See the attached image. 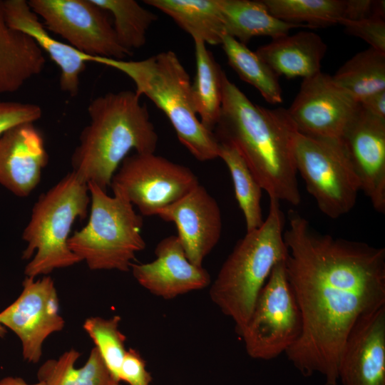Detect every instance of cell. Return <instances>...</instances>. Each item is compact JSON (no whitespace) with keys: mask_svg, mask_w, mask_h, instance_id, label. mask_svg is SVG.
Wrapping results in <instances>:
<instances>
[{"mask_svg":"<svg viewBox=\"0 0 385 385\" xmlns=\"http://www.w3.org/2000/svg\"><path fill=\"white\" fill-rule=\"evenodd\" d=\"M284 231V267L302 331L285 352L304 376L338 385L342 350L362 315L385 305V249L314 230L294 210Z\"/></svg>","mask_w":385,"mask_h":385,"instance_id":"obj_1","label":"cell"},{"mask_svg":"<svg viewBox=\"0 0 385 385\" xmlns=\"http://www.w3.org/2000/svg\"><path fill=\"white\" fill-rule=\"evenodd\" d=\"M297 132L287 109L253 103L227 76L222 78V107L213 130L218 142L233 146L270 199L301 202L294 155Z\"/></svg>","mask_w":385,"mask_h":385,"instance_id":"obj_2","label":"cell"},{"mask_svg":"<svg viewBox=\"0 0 385 385\" xmlns=\"http://www.w3.org/2000/svg\"><path fill=\"white\" fill-rule=\"evenodd\" d=\"M132 91L110 92L88 106L90 123L81 131L71 166L83 181L104 191L131 150L155 153L158 135L147 106Z\"/></svg>","mask_w":385,"mask_h":385,"instance_id":"obj_3","label":"cell"},{"mask_svg":"<svg viewBox=\"0 0 385 385\" xmlns=\"http://www.w3.org/2000/svg\"><path fill=\"white\" fill-rule=\"evenodd\" d=\"M86 61L113 68L131 79L136 94L145 96L165 113L180 143L196 160L218 158L219 143L196 114L190 76L175 52L163 51L137 61L87 55Z\"/></svg>","mask_w":385,"mask_h":385,"instance_id":"obj_4","label":"cell"},{"mask_svg":"<svg viewBox=\"0 0 385 385\" xmlns=\"http://www.w3.org/2000/svg\"><path fill=\"white\" fill-rule=\"evenodd\" d=\"M284 224L279 201L270 199L269 212L262 225L237 242L210 285L211 300L232 319L239 335L273 268L286 259Z\"/></svg>","mask_w":385,"mask_h":385,"instance_id":"obj_5","label":"cell"},{"mask_svg":"<svg viewBox=\"0 0 385 385\" xmlns=\"http://www.w3.org/2000/svg\"><path fill=\"white\" fill-rule=\"evenodd\" d=\"M90 203L88 183L73 171L38 197L22 234L27 243L22 259H31L25 267L26 277L47 275L81 262L68 240L76 219L86 217Z\"/></svg>","mask_w":385,"mask_h":385,"instance_id":"obj_6","label":"cell"},{"mask_svg":"<svg viewBox=\"0 0 385 385\" xmlns=\"http://www.w3.org/2000/svg\"><path fill=\"white\" fill-rule=\"evenodd\" d=\"M88 187L89 220L70 236L68 247L91 270L128 272L136 253L145 247L143 217L123 197L110 196L93 183Z\"/></svg>","mask_w":385,"mask_h":385,"instance_id":"obj_7","label":"cell"},{"mask_svg":"<svg viewBox=\"0 0 385 385\" xmlns=\"http://www.w3.org/2000/svg\"><path fill=\"white\" fill-rule=\"evenodd\" d=\"M294 155L297 173L324 215L336 219L353 209L361 185L341 139L297 131Z\"/></svg>","mask_w":385,"mask_h":385,"instance_id":"obj_8","label":"cell"},{"mask_svg":"<svg viewBox=\"0 0 385 385\" xmlns=\"http://www.w3.org/2000/svg\"><path fill=\"white\" fill-rule=\"evenodd\" d=\"M284 261L273 268L240 335L247 354L255 359L270 360L285 353L301 334V314Z\"/></svg>","mask_w":385,"mask_h":385,"instance_id":"obj_9","label":"cell"},{"mask_svg":"<svg viewBox=\"0 0 385 385\" xmlns=\"http://www.w3.org/2000/svg\"><path fill=\"white\" fill-rule=\"evenodd\" d=\"M199 184L195 174L183 165L155 153H135L124 158L110 187L113 195L135 205L142 216H152Z\"/></svg>","mask_w":385,"mask_h":385,"instance_id":"obj_10","label":"cell"},{"mask_svg":"<svg viewBox=\"0 0 385 385\" xmlns=\"http://www.w3.org/2000/svg\"><path fill=\"white\" fill-rule=\"evenodd\" d=\"M45 28L92 56L124 59L133 53L119 43L109 13L92 0H29Z\"/></svg>","mask_w":385,"mask_h":385,"instance_id":"obj_11","label":"cell"},{"mask_svg":"<svg viewBox=\"0 0 385 385\" xmlns=\"http://www.w3.org/2000/svg\"><path fill=\"white\" fill-rule=\"evenodd\" d=\"M19 297L0 312V323L11 329L21 342L24 360L38 363L44 341L61 332L65 321L60 314L59 299L53 279L26 277Z\"/></svg>","mask_w":385,"mask_h":385,"instance_id":"obj_12","label":"cell"},{"mask_svg":"<svg viewBox=\"0 0 385 385\" xmlns=\"http://www.w3.org/2000/svg\"><path fill=\"white\" fill-rule=\"evenodd\" d=\"M359 108L360 104L332 76L319 71L303 79L287 111L298 133L341 139Z\"/></svg>","mask_w":385,"mask_h":385,"instance_id":"obj_13","label":"cell"},{"mask_svg":"<svg viewBox=\"0 0 385 385\" xmlns=\"http://www.w3.org/2000/svg\"><path fill=\"white\" fill-rule=\"evenodd\" d=\"M341 140L354 169L361 190L374 209L385 212V120L361 108Z\"/></svg>","mask_w":385,"mask_h":385,"instance_id":"obj_14","label":"cell"},{"mask_svg":"<svg viewBox=\"0 0 385 385\" xmlns=\"http://www.w3.org/2000/svg\"><path fill=\"white\" fill-rule=\"evenodd\" d=\"M155 215L176 225L187 258L202 267L205 258L219 242L222 229L220 207L205 188L199 184Z\"/></svg>","mask_w":385,"mask_h":385,"instance_id":"obj_15","label":"cell"},{"mask_svg":"<svg viewBox=\"0 0 385 385\" xmlns=\"http://www.w3.org/2000/svg\"><path fill=\"white\" fill-rule=\"evenodd\" d=\"M338 378L342 385H385V305L362 315L351 329Z\"/></svg>","mask_w":385,"mask_h":385,"instance_id":"obj_16","label":"cell"},{"mask_svg":"<svg viewBox=\"0 0 385 385\" xmlns=\"http://www.w3.org/2000/svg\"><path fill=\"white\" fill-rule=\"evenodd\" d=\"M155 255L153 262H133L130 267L136 281L151 294L170 299L211 284L208 272L188 260L177 235L162 239Z\"/></svg>","mask_w":385,"mask_h":385,"instance_id":"obj_17","label":"cell"},{"mask_svg":"<svg viewBox=\"0 0 385 385\" xmlns=\"http://www.w3.org/2000/svg\"><path fill=\"white\" fill-rule=\"evenodd\" d=\"M48 159L43 135L34 123L11 127L0 137V185L18 197L29 196Z\"/></svg>","mask_w":385,"mask_h":385,"instance_id":"obj_18","label":"cell"},{"mask_svg":"<svg viewBox=\"0 0 385 385\" xmlns=\"http://www.w3.org/2000/svg\"><path fill=\"white\" fill-rule=\"evenodd\" d=\"M3 9L9 26L31 37L57 65L61 71V89L71 96L78 95L80 76L87 63L86 54L52 37L28 1H3Z\"/></svg>","mask_w":385,"mask_h":385,"instance_id":"obj_19","label":"cell"},{"mask_svg":"<svg viewBox=\"0 0 385 385\" xmlns=\"http://www.w3.org/2000/svg\"><path fill=\"white\" fill-rule=\"evenodd\" d=\"M327 50V44L317 34L299 31L274 38L255 53L279 76L304 79L321 71Z\"/></svg>","mask_w":385,"mask_h":385,"instance_id":"obj_20","label":"cell"},{"mask_svg":"<svg viewBox=\"0 0 385 385\" xmlns=\"http://www.w3.org/2000/svg\"><path fill=\"white\" fill-rule=\"evenodd\" d=\"M45 63L43 52L35 41L9 26L0 1V95L19 90L42 72Z\"/></svg>","mask_w":385,"mask_h":385,"instance_id":"obj_21","label":"cell"},{"mask_svg":"<svg viewBox=\"0 0 385 385\" xmlns=\"http://www.w3.org/2000/svg\"><path fill=\"white\" fill-rule=\"evenodd\" d=\"M218 1L225 34L245 45L254 37L274 39L288 35L292 29L306 27L276 18L262 1Z\"/></svg>","mask_w":385,"mask_h":385,"instance_id":"obj_22","label":"cell"},{"mask_svg":"<svg viewBox=\"0 0 385 385\" xmlns=\"http://www.w3.org/2000/svg\"><path fill=\"white\" fill-rule=\"evenodd\" d=\"M169 16L192 39L221 44L225 31L218 0H145Z\"/></svg>","mask_w":385,"mask_h":385,"instance_id":"obj_23","label":"cell"},{"mask_svg":"<svg viewBox=\"0 0 385 385\" xmlns=\"http://www.w3.org/2000/svg\"><path fill=\"white\" fill-rule=\"evenodd\" d=\"M80 356V352L72 348L56 359H48L38 370V380L45 385H121L96 346L91 349L84 365L76 368Z\"/></svg>","mask_w":385,"mask_h":385,"instance_id":"obj_24","label":"cell"},{"mask_svg":"<svg viewBox=\"0 0 385 385\" xmlns=\"http://www.w3.org/2000/svg\"><path fill=\"white\" fill-rule=\"evenodd\" d=\"M196 73L191 85L194 108L202 125L213 132L222 107L224 71L201 40L195 39Z\"/></svg>","mask_w":385,"mask_h":385,"instance_id":"obj_25","label":"cell"},{"mask_svg":"<svg viewBox=\"0 0 385 385\" xmlns=\"http://www.w3.org/2000/svg\"><path fill=\"white\" fill-rule=\"evenodd\" d=\"M332 76L359 103L365 98L385 91V53L369 47L347 60Z\"/></svg>","mask_w":385,"mask_h":385,"instance_id":"obj_26","label":"cell"},{"mask_svg":"<svg viewBox=\"0 0 385 385\" xmlns=\"http://www.w3.org/2000/svg\"><path fill=\"white\" fill-rule=\"evenodd\" d=\"M221 45L230 66L242 81L257 89L267 102H282L279 76L255 52L227 34Z\"/></svg>","mask_w":385,"mask_h":385,"instance_id":"obj_27","label":"cell"},{"mask_svg":"<svg viewBox=\"0 0 385 385\" xmlns=\"http://www.w3.org/2000/svg\"><path fill=\"white\" fill-rule=\"evenodd\" d=\"M219 143V155L227 165L241 209L247 232L260 227L264 222L261 207L262 188L238 151L231 145Z\"/></svg>","mask_w":385,"mask_h":385,"instance_id":"obj_28","label":"cell"},{"mask_svg":"<svg viewBox=\"0 0 385 385\" xmlns=\"http://www.w3.org/2000/svg\"><path fill=\"white\" fill-rule=\"evenodd\" d=\"M276 18L306 27L339 24L345 17V0H263Z\"/></svg>","mask_w":385,"mask_h":385,"instance_id":"obj_29","label":"cell"},{"mask_svg":"<svg viewBox=\"0 0 385 385\" xmlns=\"http://www.w3.org/2000/svg\"><path fill=\"white\" fill-rule=\"evenodd\" d=\"M113 17V29L120 46L132 52L146 43L147 32L158 16L134 0H92Z\"/></svg>","mask_w":385,"mask_h":385,"instance_id":"obj_30","label":"cell"},{"mask_svg":"<svg viewBox=\"0 0 385 385\" xmlns=\"http://www.w3.org/2000/svg\"><path fill=\"white\" fill-rule=\"evenodd\" d=\"M121 318L118 315L106 319L101 317L87 318L83 328L93 340L107 367L119 381L120 369L126 353L125 336L120 331Z\"/></svg>","mask_w":385,"mask_h":385,"instance_id":"obj_31","label":"cell"},{"mask_svg":"<svg viewBox=\"0 0 385 385\" xmlns=\"http://www.w3.org/2000/svg\"><path fill=\"white\" fill-rule=\"evenodd\" d=\"M345 31L359 37L369 44L371 48L385 53V19L369 17L361 20H342Z\"/></svg>","mask_w":385,"mask_h":385,"instance_id":"obj_32","label":"cell"},{"mask_svg":"<svg viewBox=\"0 0 385 385\" xmlns=\"http://www.w3.org/2000/svg\"><path fill=\"white\" fill-rule=\"evenodd\" d=\"M42 115L38 105L28 103L0 101V137L16 125L36 122Z\"/></svg>","mask_w":385,"mask_h":385,"instance_id":"obj_33","label":"cell"},{"mask_svg":"<svg viewBox=\"0 0 385 385\" xmlns=\"http://www.w3.org/2000/svg\"><path fill=\"white\" fill-rule=\"evenodd\" d=\"M119 379L128 385H152V377L146 369L145 361L137 350L130 348L126 351Z\"/></svg>","mask_w":385,"mask_h":385,"instance_id":"obj_34","label":"cell"},{"mask_svg":"<svg viewBox=\"0 0 385 385\" xmlns=\"http://www.w3.org/2000/svg\"><path fill=\"white\" fill-rule=\"evenodd\" d=\"M369 17L384 19V0H345L344 19L356 21Z\"/></svg>","mask_w":385,"mask_h":385,"instance_id":"obj_35","label":"cell"},{"mask_svg":"<svg viewBox=\"0 0 385 385\" xmlns=\"http://www.w3.org/2000/svg\"><path fill=\"white\" fill-rule=\"evenodd\" d=\"M360 106L371 115L385 120V91L374 93L359 102Z\"/></svg>","mask_w":385,"mask_h":385,"instance_id":"obj_36","label":"cell"},{"mask_svg":"<svg viewBox=\"0 0 385 385\" xmlns=\"http://www.w3.org/2000/svg\"><path fill=\"white\" fill-rule=\"evenodd\" d=\"M0 385H45V384L39 381L35 384H29L20 377L6 376L0 380Z\"/></svg>","mask_w":385,"mask_h":385,"instance_id":"obj_37","label":"cell"},{"mask_svg":"<svg viewBox=\"0 0 385 385\" xmlns=\"http://www.w3.org/2000/svg\"><path fill=\"white\" fill-rule=\"evenodd\" d=\"M6 334V328L0 323V338H3Z\"/></svg>","mask_w":385,"mask_h":385,"instance_id":"obj_38","label":"cell"}]
</instances>
